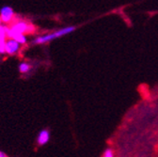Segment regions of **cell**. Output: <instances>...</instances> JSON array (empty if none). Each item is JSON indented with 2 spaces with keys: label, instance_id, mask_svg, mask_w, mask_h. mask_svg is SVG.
Listing matches in <instances>:
<instances>
[{
  "label": "cell",
  "instance_id": "cell-1",
  "mask_svg": "<svg viewBox=\"0 0 158 157\" xmlns=\"http://www.w3.org/2000/svg\"><path fill=\"white\" fill-rule=\"evenodd\" d=\"M75 28L76 27H73V26L65 27H62L60 29H58V30H56L54 32H51V33H48V34H45V35H42V36H39L33 41V43H35V44H44V43H46L48 42L56 40V39L61 38L63 36H66V35L72 33L73 31L75 30Z\"/></svg>",
  "mask_w": 158,
  "mask_h": 157
},
{
  "label": "cell",
  "instance_id": "cell-2",
  "mask_svg": "<svg viewBox=\"0 0 158 157\" xmlns=\"http://www.w3.org/2000/svg\"><path fill=\"white\" fill-rule=\"evenodd\" d=\"M32 27L28 25L25 21H18L14 23L10 27H9L7 32V37L9 39H14L18 35H26V33H29L32 31Z\"/></svg>",
  "mask_w": 158,
  "mask_h": 157
},
{
  "label": "cell",
  "instance_id": "cell-3",
  "mask_svg": "<svg viewBox=\"0 0 158 157\" xmlns=\"http://www.w3.org/2000/svg\"><path fill=\"white\" fill-rule=\"evenodd\" d=\"M14 17V11L10 6H4L0 10V18L3 24H10Z\"/></svg>",
  "mask_w": 158,
  "mask_h": 157
},
{
  "label": "cell",
  "instance_id": "cell-4",
  "mask_svg": "<svg viewBox=\"0 0 158 157\" xmlns=\"http://www.w3.org/2000/svg\"><path fill=\"white\" fill-rule=\"evenodd\" d=\"M21 45H20L15 40L13 39H8L6 43H5V51H6V54L8 55H14L16 54Z\"/></svg>",
  "mask_w": 158,
  "mask_h": 157
},
{
  "label": "cell",
  "instance_id": "cell-5",
  "mask_svg": "<svg viewBox=\"0 0 158 157\" xmlns=\"http://www.w3.org/2000/svg\"><path fill=\"white\" fill-rule=\"evenodd\" d=\"M49 140H50V132L48 130L44 129L39 132V134L37 135V138H36L38 145L44 146L49 142Z\"/></svg>",
  "mask_w": 158,
  "mask_h": 157
},
{
  "label": "cell",
  "instance_id": "cell-6",
  "mask_svg": "<svg viewBox=\"0 0 158 157\" xmlns=\"http://www.w3.org/2000/svg\"><path fill=\"white\" fill-rule=\"evenodd\" d=\"M31 67L27 62H21L19 64V71L21 73H27L30 71Z\"/></svg>",
  "mask_w": 158,
  "mask_h": 157
},
{
  "label": "cell",
  "instance_id": "cell-7",
  "mask_svg": "<svg viewBox=\"0 0 158 157\" xmlns=\"http://www.w3.org/2000/svg\"><path fill=\"white\" fill-rule=\"evenodd\" d=\"M13 40H15L20 45H23V44H26L27 43V36L26 35H18V36H16Z\"/></svg>",
  "mask_w": 158,
  "mask_h": 157
},
{
  "label": "cell",
  "instance_id": "cell-8",
  "mask_svg": "<svg viewBox=\"0 0 158 157\" xmlns=\"http://www.w3.org/2000/svg\"><path fill=\"white\" fill-rule=\"evenodd\" d=\"M102 157H115V153H114V151L111 149V148H107L105 150L104 153H103V156Z\"/></svg>",
  "mask_w": 158,
  "mask_h": 157
},
{
  "label": "cell",
  "instance_id": "cell-9",
  "mask_svg": "<svg viewBox=\"0 0 158 157\" xmlns=\"http://www.w3.org/2000/svg\"><path fill=\"white\" fill-rule=\"evenodd\" d=\"M0 157H8V155H7L5 152H3V151H0Z\"/></svg>",
  "mask_w": 158,
  "mask_h": 157
},
{
  "label": "cell",
  "instance_id": "cell-10",
  "mask_svg": "<svg viewBox=\"0 0 158 157\" xmlns=\"http://www.w3.org/2000/svg\"><path fill=\"white\" fill-rule=\"evenodd\" d=\"M3 25V23H2V21H1V18H0V27H1Z\"/></svg>",
  "mask_w": 158,
  "mask_h": 157
}]
</instances>
